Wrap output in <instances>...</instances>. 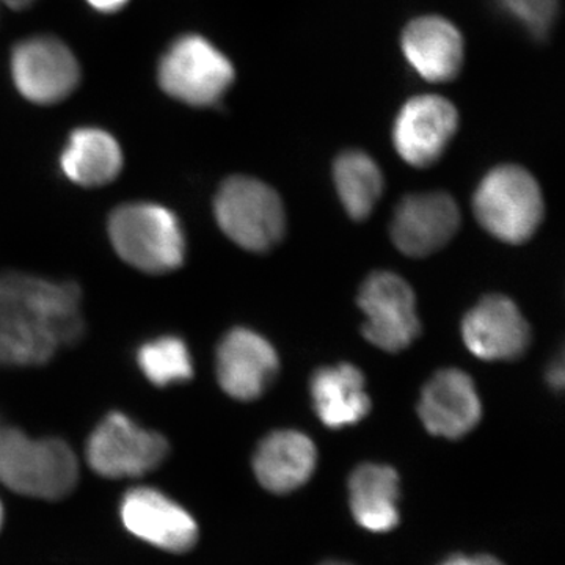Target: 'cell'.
<instances>
[{
  "instance_id": "5",
  "label": "cell",
  "mask_w": 565,
  "mask_h": 565,
  "mask_svg": "<svg viewBox=\"0 0 565 565\" xmlns=\"http://www.w3.org/2000/svg\"><path fill=\"white\" fill-rule=\"evenodd\" d=\"M236 71L233 63L210 40L188 33L173 41L158 65L162 92L193 107L221 103L232 87Z\"/></svg>"
},
{
  "instance_id": "3",
  "label": "cell",
  "mask_w": 565,
  "mask_h": 565,
  "mask_svg": "<svg viewBox=\"0 0 565 565\" xmlns=\"http://www.w3.org/2000/svg\"><path fill=\"white\" fill-rule=\"evenodd\" d=\"M107 232L117 255L140 273L170 274L184 264V230L161 204H121L111 212Z\"/></svg>"
},
{
  "instance_id": "22",
  "label": "cell",
  "mask_w": 565,
  "mask_h": 565,
  "mask_svg": "<svg viewBox=\"0 0 565 565\" xmlns=\"http://www.w3.org/2000/svg\"><path fill=\"white\" fill-rule=\"evenodd\" d=\"M137 364L147 381L158 388L184 384L193 377L191 351L177 334H163L141 344Z\"/></svg>"
},
{
  "instance_id": "1",
  "label": "cell",
  "mask_w": 565,
  "mask_h": 565,
  "mask_svg": "<svg viewBox=\"0 0 565 565\" xmlns=\"http://www.w3.org/2000/svg\"><path fill=\"white\" fill-rule=\"evenodd\" d=\"M82 296L71 281L0 274V364L41 366L84 334Z\"/></svg>"
},
{
  "instance_id": "30",
  "label": "cell",
  "mask_w": 565,
  "mask_h": 565,
  "mask_svg": "<svg viewBox=\"0 0 565 565\" xmlns=\"http://www.w3.org/2000/svg\"><path fill=\"white\" fill-rule=\"evenodd\" d=\"M2 427H3L2 424H0V430H2Z\"/></svg>"
},
{
  "instance_id": "28",
  "label": "cell",
  "mask_w": 565,
  "mask_h": 565,
  "mask_svg": "<svg viewBox=\"0 0 565 565\" xmlns=\"http://www.w3.org/2000/svg\"><path fill=\"white\" fill-rule=\"evenodd\" d=\"M322 565H351V564L340 563V561H329V563H323Z\"/></svg>"
},
{
  "instance_id": "6",
  "label": "cell",
  "mask_w": 565,
  "mask_h": 565,
  "mask_svg": "<svg viewBox=\"0 0 565 565\" xmlns=\"http://www.w3.org/2000/svg\"><path fill=\"white\" fill-rule=\"evenodd\" d=\"M215 221L244 250L264 253L285 236V207L270 185L250 177L223 181L214 200Z\"/></svg>"
},
{
  "instance_id": "29",
  "label": "cell",
  "mask_w": 565,
  "mask_h": 565,
  "mask_svg": "<svg viewBox=\"0 0 565 565\" xmlns=\"http://www.w3.org/2000/svg\"><path fill=\"white\" fill-rule=\"evenodd\" d=\"M2 519H3L2 504H0V527H2Z\"/></svg>"
},
{
  "instance_id": "14",
  "label": "cell",
  "mask_w": 565,
  "mask_h": 565,
  "mask_svg": "<svg viewBox=\"0 0 565 565\" xmlns=\"http://www.w3.org/2000/svg\"><path fill=\"white\" fill-rule=\"evenodd\" d=\"M462 337L475 356L497 362L523 355L530 345L531 330L511 299L493 294L465 316Z\"/></svg>"
},
{
  "instance_id": "8",
  "label": "cell",
  "mask_w": 565,
  "mask_h": 565,
  "mask_svg": "<svg viewBox=\"0 0 565 565\" xmlns=\"http://www.w3.org/2000/svg\"><path fill=\"white\" fill-rule=\"evenodd\" d=\"M11 79L22 98L52 106L73 95L81 81V66L62 40L35 35L20 41L11 51Z\"/></svg>"
},
{
  "instance_id": "11",
  "label": "cell",
  "mask_w": 565,
  "mask_h": 565,
  "mask_svg": "<svg viewBox=\"0 0 565 565\" xmlns=\"http://www.w3.org/2000/svg\"><path fill=\"white\" fill-rule=\"evenodd\" d=\"M122 525L140 541L170 553H185L199 542V525L182 505L151 487L122 497Z\"/></svg>"
},
{
  "instance_id": "2",
  "label": "cell",
  "mask_w": 565,
  "mask_h": 565,
  "mask_svg": "<svg viewBox=\"0 0 565 565\" xmlns=\"http://www.w3.org/2000/svg\"><path fill=\"white\" fill-rule=\"evenodd\" d=\"M79 479L76 455L61 438H32L17 427L0 430V482L40 500H61Z\"/></svg>"
},
{
  "instance_id": "26",
  "label": "cell",
  "mask_w": 565,
  "mask_h": 565,
  "mask_svg": "<svg viewBox=\"0 0 565 565\" xmlns=\"http://www.w3.org/2000/svg\"><path fill=\"white\" fill-rule=\"evenodd\" d=\"M550 384L555 386L556 390L563 388L564 385V367L563 363H556L548 373Z\"/></svg>"
},
{
  "instance_id": "18",
  "label": "cell",
  "mask_w": 565,
  "mask_h": 565,
  "mask_svg": "<svg viewBox=\"0 0 565 565\" xmlns=\"http://www.w3.org/2000/svg\"><path fill=\"white\" fill-rule=\"evenodd\" d=\"M311 396L319 419L330 429H343L370 414L364 375L353 364L321 367L311 379Z\"/></svg>"
},
{
  "instance_id": "27",
  "label": "cell",
  "mask_w": 565,
  "mask_h": 565,
  "mask_svg": "<svg viewBox=\"0 0 565 565\" xmlns=\"http://www.w3.org/2000/svg\"><path fill=\"white\" fill-rule=\"evenodd\" d=\"M36 0H0L2 6L9 7L11 10H24L33 6Z\"/></svg>"
},
{
  "instance_id": "15",
  "label": "cell",
  "mask_w": 565,
  "mask_h": 565,
  "mask_svg": "<svg viewBox=\"0 0 565 565\" xmlns=\"http://www.w3.org/2000/svg\"><path fill=\"white\" fill-rule=\"evenodd\" d=\"M418 415L426 430L437 437L457 440L471 433L482 407L470 375L455 367L438 371L423 388Z\"/></svg>"
},
{
  "instance_id": "19",
  "label": "cell",
  "mask_w": 565,
  "mask_h": 565,
  "mask_svg": "<svg viewBox=\"0 0 565 565\" xmlns=\"http://www.w3.org/2000/svg\"><path fill=\"white\" fill-rule=\"evenodd\" d=\"M125 166L120 143L102 128H77L61 154L62 173L81 188H103L117 180Z\"/></svg>"
},
{
  "instance_id": "16",
  "label": "cell",
  "mask_w": 565,
  "mask_h": 565,
  "mask_svg": "<svg viewBox=\"0 0 565 565\" xmlns=\"http://www.w3.org/2000/svg\"><path fill=\"white\" fill-rule=\"evenodd\" d=\"M401 44L405 58L423 79L448 82L462 70V33L445 18H416L404 29Z\"/></svg>"
},
{
  "instance_id": "7",
  "label": "cell",
  "mask_w": 565,
  "mask_h": 565,
  "mask_svg": "<svg viewBox=\"0 0 565 565\" xmlns=\"http://www.w3.org/2000/svg\"><path fill=\"white\" fill-rule=\"evenodd\" d=\"M169 441L145 429L128 415L109 414L87 441V460L103 478H140L154 471L169 456Z\"/></svg>"
},
{
  "instance_id": "20",
  "label": "cell",
  "mask_w": 565,
  "mask_h": 565,
  "mask_svg": "<svg viewBox=\"0 0 565 565\" xmlns=\"http://www.w3.org/2000/svg\"><path fill=\"white\" fill-rule=\"evenodd\" d=\"M399 476L388 465H360L349 479L353 519L371 533H388L399 525Z\"/></svg>"
},
{
  "instance_id": "17",
  "label": "cell",
  "mask_w": 565,
  "mask_h": 565,
  "mask_svg": "<svg viewBox=\"0 0 565 565\" xmlns=\"http://www.w3.org/2000/svg\"><path fill=\"white\" fill-rule=\"evenodd\" d=\"M318 462L316 446L299 430H277L263 438L253 470L264 489L273 493H291L310 481Z\"/></svg>"
},
{
  "instance_id": "24",
  "label": "cell",
  "mask_w": 565,
  "mask_h": 565,
  "mask_svg": "<svg viewBox=\"0 0 565 565\" xmlns=\"http://www.w3.org/2000/svg\"><path fill=\"white\" fill-rule=\"evenodd\" d=\"M440 565H504L501 561H498L497 557L489 555H479V556H462L456 555L446 559L445 563Z\"/></svg>"
},
{
  "instance_id": "9",
  "label": "cell",
  "mask_w": 565,
  "mask_h": 565,
  "mask_svg": "<svg viewBox=\"0 0 565 565\" xmlns=\"http://www.w3.org/2000/svg\"><path fill=\"white\" fill-rule=\"evenodd\" d=\"M359 305L366 316L364 338L375 348L396 353L418 338L422 323L416 315L415 292L399 275H370L360 289Z\"/></svg>"
},
{
  "instance_id": "12",
  "label": "cell",
  "mask_w": 565,
  "mask_h": 565,
  "mask_svg": "<svg viewBox=\"0 0 565 565\" xmlns=\"http://www.w3.org/2000/svg\"><path fill=\"white\" fill-rule=\"evenodd\" d=\"M459 226V206L448 193H414L397 204L390 232L397 250L424 258L441 250Z\"/></svg>"
},
{
  "instance_id": "25",
  "label": "cell",
  "mask_w": 565,
  "mask_h": 565,
  "mask_svg": "<svg viewBox=\"0 0 565 565\" xmlns=\"http://www.w3.org/2000/svg\"><path fill=\"white\" fill-rule=\"evenodd\" d=\"M93 10L98 13L114 14L118 13L128 6L129 0H85Z\"/></svg>"
},
{
  "instance_id": "10",
  "label": "cell",
  "mask_w": 565,
  "mask_h": 565,
  "mask_svg": "<svg viewBox=\"0 0 565 565\" xmlns=\"http://www.w3.org/2000/svg\"><path fill=\"white\" fill-rule=\"evenodd\" d=\"M457 126L455 104L437 95L416 96L404 104L394 121V148L408 166H434L455 137Z\"/></svg>"
},
{
  "instance_id": "4",
  "label": "cell",
  "mask_w": 565,
  "mask_h": 565,
  "mask_svg": "<svg viewBox=\"0 0 565 565\" xmlns=\"http://www.w3.org/2000/svg\"><path fill=\"white\" fill-rule=\"evenodd\" d=\"M476 221L498 241H530L544 218V196L533 174L519 166L487 173L473 196Z\"/></svg>"
},
{
  "instance_id": "23",
  "label": "cell",
  "mask_w": 565,
  "mask_h": 565,
  "mask_svg": "<svg viewBox=\"0 0 565 565\" xmlns=\"http://www.w3.org/2000/svg\"><path fill=\"white\" fill-rule=\"evenodd\" d=\"M494 3L535 40L550 35L559 13V0H494Z\"/></svg>"
},
{
  "instance_id": "13",
  "label": "cell",
  "mask_w": 565,
  "mask_h": 565,
  "mask_svg": "<svg viewBox=\"0 0 565 565\" xmlns=\"http://www.w3.org/2000/svg\"><path fill=\"white\" fill-rule=\"evenodd\" d=\"M273 344L250 329L237 327L223 337L215 356V373L223 392L237 401H255L273 385L278 373Z\"/></svg>"
},
{
  "instance_id": "21",
  "label": "cell",
  "mask_w": 565,
  "mask_h": 565,
  "mask_svg": "<svg viewBox=\"0 0 565 565\" xmlns=\"http://www.w3.org/2000/svg\"><path fill=\"white\" fill-rule=\"evenodd\" d=\"M334 188L353 221H364L384 191V177L377 162L366 152L349 150L333 166Z\"/></svg>"
}]
</instances>
